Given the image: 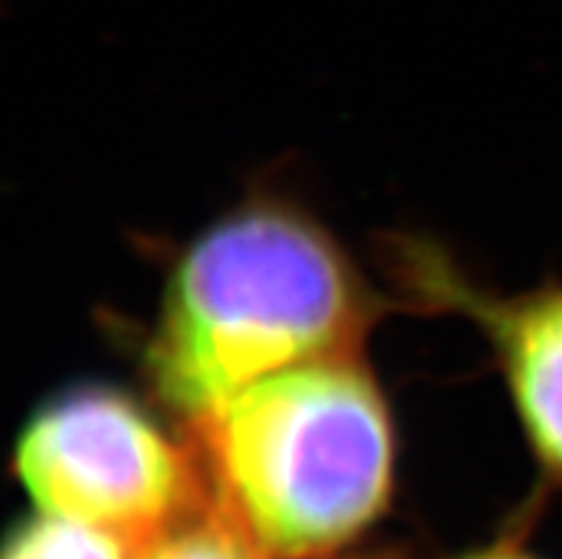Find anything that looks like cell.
<instances>
[{"mask_svg": "<svg viewBox=\"0 0 562 559\" xmlns=\"http://www.w3.org/2000/svg\"><path fill=\"white\" fill-rule=\"evenodd\" d=\"M412 277L420 294L460 309L483 328L522 434L540 466L562 482V286L497 298L471 289L428 255H414Z\"/></svg>", "mask_w": 562, "mask_h": 559, "instance_id": "cell-4", "label": "cell"}, {"mask_svg": "<svg viewBox=\"0 0 562 559\" xmlns=\"http://www.w3.org/2000/svg\"><path fill=\"white\" fill-rule=\"evenodd\" d=\"M378 303L331 232L251 200L175 257L146 343L151 389L189 425L278 371L357 355Z\"/></svg>", "mask_w": 562, "mask_h": 559, "instance_id": "cell-1", "label": "cell"}, {"mask_svg": "<svg viewBox=\"0 0 562 559\" xmlns=\"http://www.w3.org/2000/svg\"><path fill=\"white\" fill-rule=\"evenodd\" d=\"M121 539L92 525L41 514L3 539L0 559H128Z\"/></svg>", "mask_w": 562, "mask_h": 559, "instance_id": "cell-5", "label": "cell"}, {"mask_svg": "<svg viewBox=\"0 0 562 559\" xmlns=\"http://www.w3.org/2000/svg\"><path fill=\"white\" fill-rule=\"evenodd\" d=\"M135 559H269L217 505L192 508Z\"/></svg>", "mask_w": 562, "mask_h": 559, "instance_id": "cell-6", "label": "cell"}, {"mask_svg": "<svg viewBox=\"0 0 562 559\" xmlns=\"http://www.w3.org/2000/svg\"><path fill=\"white\" fill-rule=\"evenodd\" d=\"M214 505L269 559H321L392 500V409L360 355L251 382L189 425Z\"/></svg>", "mask_w": 562, "mask_h": 559, "instance_id": "cell-2", "label": "cell"}, {"mask_svg": "<svg viewBox=\"0 0 562 559\" xmlns=\"http://www.w3.org/2000/svg\"><path fill=\"white\" fill-rule=\"evenodd\" d=\"M465 559H535V557H528V554L517 551V548H494V551L471 554V557Z\"/></svg>", "mask_w": 562, "mask_h": 559, "instance_id": "cell-7", "label": "cell"}, {"mask_svg": "<svg viewBox=\"0 0 562 559\" xmlns=\"http://www.w3.org/2000/svg\"><path fill=\"white\" fill-rule=\"evenodd\" d=\"M14 471L43 514L92 525L132 554L198 508V462L112 385L49 396L23 425Z\"/></svg>", "mask_w": 562, "mask_h": 559, "instance_id": "cell-3", "label": "cell"}]
</instances>
